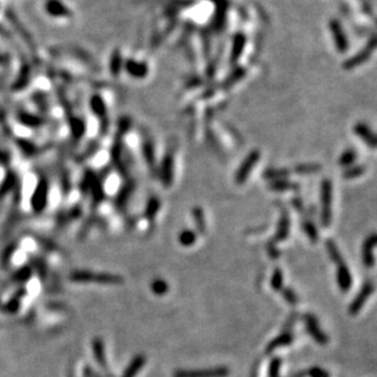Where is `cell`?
Listing matches in <instances>:
<instances>
[{
    "label": "cell",
    "mask_w": 377,
    "mask_h": 377,
    "mask_svg": "<svg viewBox=\"0 0 377 377\" xmlns=\"http://www.w3.org/2000/svg\"><path fill=\"white\" fill-rule=\"evenodd\" d=\"M327 250L328 254L332 258V261L335 262L338 266L337 270V282L338 286L342 292H348L351 287V276L349 270H348L347 265L343 262V258H342V255L338 248L335 247V244L333 241H327Z\"/></svg>",
    "instance_id": "6da1fadb"
},
{
    "label": "cell",
    "mask_w": 377,
    "mask_h": 377,
    "mask_svg": "<svg viewBox=\"0 0 377 377\" xmlns=\"http://www.w3.org/2000/svg\"><path fill=\"white\" fill-rule=\"evenodd\" d=\"M71 279L75 282H96V283H119L121 282L120 277L113 276V274L108 273H92L86 272V271H79V272H73L71 274Z\"/></svg>",
    "instance_id": "7a4b0ae2"
},
{
    "label": "cell",
    "mask_w": 377,
    "mask_h": 377,
    "mask_svg": "<svg viewBox=\"0 0 377 377\" xmlns=\"http://www.w3.org/2000/svg\"><path fill=\"white\" fill-rule=\"evenodd\" d=\"M332 184L330 180H326L321 186V202H322V223L328 225L331 222V203H332Z\"/></svg>",
    "instance_id": "3957f363"
},
{
    "label": "cell",
    "mask_w": 377,
    "mask_h": 377,
    "mask_svg": "<svg viewBox=\"0 0 377 377\" xmlns=\"http://www.w3.org/2000/svg\"><path fill=\"white\" fill-rule=\"evenodd\" d=\"M330 30L332 33V37H333L335 47L340 52H346L348 49V40L346 33H344L343 27L340 24V21L337 20H331L330 22Z\"/></svg>",
    "instance_id": "277c9868"
},
{
    "label": "cell",
    "mask_w": 377,
    "mask_h": 377,
    "mask_svg": "<svg viewBox=\"0 0 377 377\" xmlns=\"http://www.w3.org/2000/svg\"><path fill=\"white\" fill-rule=\"evenodd\" d=\"M373 284L370 282V280H366L365 284L363 286L362 290H360L359 294L356 295V298L354 299V301L351 303L350 304V308H349V311L350 314H357V312L360 311V309L363 308V305L365 304L367 298H369L370 295H371L372 292H373Z\"/></svg>",
    "instance_id": "5b68a950"
},
{
    "label": "cell",
    "mask_w": 377,
    "mask_h": 377,
    "mask_svg": "<svg viewBox=\"0 0 377 377\" xmlns=\"http://www.w3.org/2000/svg\"><path fill=\"white\" fill-rule=\"evenodd\" d=\"M47 195H48V186L44 180L40 181L38 186L33 194V199H32V207L36 212H41L43 211L44 206L47 202Z\"/></svg>",
    "instance_id": "8992f818"
},
{
    "label": "cell",
    "mask_w": 377,
    "mask_h": 377,
    "mask_svg": "<svg viewBox=\"0 0 377 377\" xmlns=\"http://www.w3.org/2000/svg\"><path fill=\"white\" fill-rule=\"evenodd\" d=\"M354 131H355L356 135L359 136L366 145L372 147V148H377V134L373 133L366 124L363 123L356 124L355 127H354Z\"/></svg>",
    "instance_id": "52a82bcc"
},
{
    "label": "cell",
    "mask_w": 377,
    "mask_h": 377,
    "mask_svg": "<svg viewBox=\"0 0 377 377\" xmlns=\"http://www.w3.org/2000/svg\"><path fill=\"white\" fill-rule=\"evenodd\" d=\"M258 152H252L249 157L245 159V162L242 163L241 167L239 168V172L238 174H236L235 177V181L238 184H242L245 181V179L248 178V175L250 174L251 169L252 167H254L255 164L257 163V159H258Z\"/></svg>",
    "instance_id": "ba28073f"
},
{
    "label": "cell",
    "mask_w": 377,
    "mask_h": 377,
    "mask_svg": "<svg viewBox=\"0 0 377 377\" xmlns=\"http://www.w3.org/2000/svg\"><path fill=\"white\" fill-rule=\"evenodd\" d=\"M375 48H377V37H372V40L370 41L365 49L360 50L357 55L353 56V58H351L349 62H348L347 68L348 69L355 68V66L359 65V64H363L367 58H369L370 54H371V52L373 49H375Z\"/></svg>",
    "instance_id": "9c48e42d"
},
{
    "label": "cell",
    "mask_w": 377,
    "mask_h": 377,
    "mask_svg": "<svg viewBox=\"0 0 377 377\" xmlns=\"http://www.w3.org/2000/svg\"><path fill=\"white\" fill-rule=\"evenodd\" d=\"M377 245V234H372L370 235L369 238L366 239L365 242H364V247H363V262L366 265L367 267H371L373 263H375V260H373V248Z\"/></svg>",
    "instance_id": "30bf717a"
},
{
    "label": "cell",
    "mask_w": 377,
    "mask_h": 377,
    "mask_svg": "<svg viewBox=\"0 0 377 377\" xmlns=\"http://www.w3.org/2000/svg\"><path fill=\"white\" fill-rule=\"evenodd\" d=\"M288 232H289V219H288V216L286 215L282 217V219H280L279 231H278V234H277L278 240H283L284 238H287Z\"/></svg>",
    "instance_id": "8fae6325"
},
{
    "label": "cell",
    "mask_w": 377,
    "mask_h": 377,
    "mask_svg": "<svg viewBox=\"0 0 377 377\" xmlns=\"http://www.w3.org/2000/svg\"><path fill=\"white\" fill-rule=\"evenodd\" d=\"M356 158V153L354 149H347L346 152H343V155L341 156L340 158V164L343 165V167H347V165H350L351 163L355 161Z\"/></svg>",
    "instance_id": "7c38bea8"
},
{
    "label": "cell",
    "mask_w": 377,
    "mask_h": 377,
    "mask_svg": "<svg viewBox=\"0 0 377 377\" xmlns=\"http://www.w3.org/2000/svg\"><path fill=\"white\" fill-rule=\"evenodd\" d=\"M318 169L319 165L317 164H301L295 169V172L299 174H310L315 173V172H318Z\"/></svg>",
    "instance_id": "4fadbf2b"
},
{
    "label": "cell",
    "mask_w": 377,
    "mask_h": 377,
    "mask_svg": "<svg viewBox=\"0 0 377 377\" xmlns=\"http://www.w3.org/2000/svg\"><path fill=\"white\" fill-rule=\"evenodd\" d=\"M304 231L306 234L309 235V238L311 239V241H316L317 240V232H316V228L315 225L312 224V223H305L304 224Z\"/></svg>",
    "instance_id": "5bb4252c"
},
{
    "label": "cell",
    "mask_w": 377,
    "mask_h": 377,
    "mask_svg": "<svg viewBox=\"0 0 377 377\" xmlns=\"http://www.w3.org/2000/svg\"><path fill=\"white\" fill-rule=\"evenodd\" d=\"M218 373V370H212V371L203 372H185V375H186V377H216Z\"/></svg>",
    "instance_id": "9a60e30c"
},
{
    "label": "cell",
    "mask_w": 377,
    "mask_h": 377,
    "mask_svg": "<svg viewBox=\"0 0 377 377\" xmlns=\"http://www.w3.org/2000/svg\"><path fill=\"white\" fill-rule=\"evenodd\" d=\"M283 283V276L282 272L279 270H276V272L273 273V278H272V286L273 289H280Z\"/></svg>",
    "instance_id": "2e32d148"
},
{
    "label": "cell",
    "mask_w": 377,
    "mask_h": 377,
    "mask_svg": "<svg viewBox=\"0 0 377 377\" xmlns=\"http://www.w3.org/2000/svg\"><path fill=\"white\" fill-rule=\"evenodd\" d=\"M180 241L183 242L184 245H190L195 241V236L191 232H185L180 235Z\"/></svg>",
    "instance_id": "e0dca14e"
},
{
    "label": "cell",
    "mask_w": 377,
    "mask_h": 377,
    "mask_svg": "<svg viewBox=\"0 0 377 377\" xmlns=\"http://www.w3.org/2000/svg\"><path fill=\"white\" fill-rule=\"evenodd\" d=\"M364 173V168L363 167H354L350 168L349 171L346 172V178H354V177H359Z\"/></svg>",
    "instance_id": "ac0fdd59"
},
{
    "label": "cell",
    "mask_w": 377,
    "mask_h": 377,
    "mask_svg": "<svg viewBox=\"0 0 377 377\" xmlns=\"http://www.w3.org/2000/svg\"><path fill=\"white\" fill-rule=\"evenodd\" d=\"M284 296H286V299L288 300L289 303H292V304L293 303L298 301V299H296V294L290 289H286V292H284Z\"/></svg>",
    "instance_id": "d6986e66"
}]
</instances>
